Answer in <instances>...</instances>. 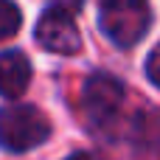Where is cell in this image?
Here are the masks:
<instances>
[{"label":"cell","instance_id":"obj_1","mask_svg":"<svg viewBox=\"0 0 160 160\" xmlns=\"http://www.w3.org/2000/svg\"><path fill=\"white\" fill-rule=\"evenodd\" d=\"M98 25L110 42H115L118 48H132L146 37L152 25L149 0H101Z\"/></svg>","mask_w":160,"mask_h":160},{"label":"cell","instance_id":"obj_2","mask_svg":"<svg viewBox=\"0 0 160 160\" xmlns=\"http://www.w3.org/2000/svg\"><path fill=\"white\" fill-rule=\"evenodd\" d=\"M51 135V121L34 104H11L0 110V149L6 152H28L45 143Z\"/></svg>","mask_w":160,"mask_h":160},{"label":"cell","instance_id":"obj_3","mask_svg":"<svg viewBox=\"0 0 160 160\" xmlns=\"http://www.w3.org/2000/svg\"><path fill=\"white\" fill-rule=\"evenodd\" d=\"M121 104H124V84L115 76H110V73H93L84 82L82 107H84L87 121H93L96 127L110 124L118 115Z\"/></svg>","mask_w":160,"mask_h":160},{"label":"cell","instance_id":"obj_4","mask_svg":"<svg viewBox=\"0 0 160 160\" xmlns=\"http://www.w3.org/2000/svg\"><path fill=\"white\" fill-rule=\"evenodd\" d=\"M34 37L51 53L73 56V53L82 51L79 25H76L73 14L65 11V8H48V11H42V17L37 22V28H34Z\"/></svg>","mask_w":160,"mask_h":160},{"label":"cell","instance_id":"obj_5","mask_svg":"<svg viewBox=\"0 0 160 160\" xmlns=\"http://www.w3.org/2000/svg\"><path fill=\"white\" fill-rule=\"evenodd\" d=\"M31 82V62L22 51H3L0 53V96L20 98Z\"/></svg>","mask_w":160,"mask_h":160},{"label":"cell","instance_id":"obj_6","mask_svg":"<svg viewBox=\"0 0 160 160\" xmlns=\"http://www.w3.org/2000/svg\"><path fill=\"white\" fill-rule=\"evenodd\" d=\"M22 25V14L17 8V3L11 0H0V42L3 39H11Z\"/></svg>","mask_w":160,"mask_h":160},{"label":"cell","instance_id":"obj_7","mask_svg":"<svg viewBox=\"0 0 160 160\" xmlns=\"http://www.w3.org/2000/svg\"><path fill=\"white\" fill-rule=\"evenodd\" d=\"M146 76H149V82L160 87V42L152 48V53L146 56Z\"/></svg>","mask_w":160,"mask_h":160},{"label":"cell","instance_id":"obj_8","mask_svg":"<svg viewBox=\"0 0 160 160\" xmlns=\"http://www.w3.org/2000/svg\"><path fill=\"white\" fill-rule=\"evenodd\" d=\"M65 160H96L90 152H73V155H68Z\"/></svg>","mask_w":160,"mask_h":160}]
</instances>
